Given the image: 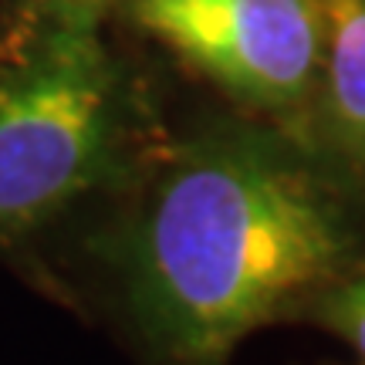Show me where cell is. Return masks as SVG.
<instances>
[{
	"instance_id": "obj_1",
	"label": "cell",
	"mask_w": 365,
	"mask_h": 365,
	"mask_svg": "<svg viewBox=\"0 0 365 365\" xmlns=\"http://www.w3.org/2000/svg\"><path fill=\"white\" fill-rule=\"evenodd\" d=\"M352 220L274 135L220 125L182 143L122 250L125 304L166 365H227L237 341L345 277Z\"/></svg>"
},
{
	"instance_id": "obj_6",
	"label": "cell",
	"mask_w": 365,
	"mask_h": 365,
	"mask_svg": "<svg viewBox=\"0 0 365 365\" xmlns=\"http://www.w3.org/2000/svg\"><path fill=\"white\" fill-rule=\"evenodd\" d=\"M112 4L118 0H14L7 41H17L51 24H102Z\"/></svg>"
},
{
	"instance_id": "obj_4",
	"label": "cell",
	"mask_w": 365,
	"mask_h": 365,
	"mask_svg": "<svg viewBox=\"0 0 365 365\" xmlns=\"http://www.w3.org/2000/svg\"><path fill=\"white\" fill-rule=\"evenodd\" d=\"M325 75L331 129L365 170V0H328Z\"/></svg>"
},
{
	"instance_id": "obj_3",
	"label": "cell",
	"mask_w": 365,
	"mask_h": 365,
	"mask_svg": "<svg viewBox=\"0 0 365 365\" xmlns=\"http://www.w3.org/2000/svg\"><path fill=\"white\" fill-rule=\"evenodd\" d=\"M125 7L145 34L261 108L298 102L325 51L314 0H125Z\"/></svg>"
},
{
	"instance_id": "obj_5",
	"label": "cell",
	"mask_w": 365,
	"mask_h": 365,
	"mask_svg": "<svg viewBox=\"0 0 365 365\" xmlns=\"http://www.w3.org/2000/svg\"><path fill=\"white\" fill-rule=\"evenodd\" d=\"M314 314L325 328L345 339L365 362V274L339 277L314 298Z\"/></svg>"
},
{
	"instance_id": "obj_2",
	"label": "cell",
	"mask_w": 365,
	"mask_h": 365,
	"mask_svg": "<svg viewBox=\"0 0 365 365\" xmlns=\"http://www.w3.org/2000/svg\"><path fill=\"white\" fill-rule=\"evenodd\" d=\"M122 75L102 24H51L0 48V247L65 213L112 170Z\"/></svg>"
}]
</instances>
